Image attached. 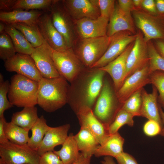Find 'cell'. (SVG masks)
Returning <instances> with one entry per match:
<instances>
[{"instance_id":"cell-1","label":"cell","mask_w":164,"mask_h":164,"mask_svg":"<svg viewBox=\"0 0 164 164\" xmlns=\"http://www.w3.org/2000/svg\"><path fill=\"white\" fill-rule=\"evenodd\" d=\"M38 84L37 103L45 111L54 112L67 103L69 87L63 78L42 77Z\"/></svg>"},{"instance_id":"cell-2","label":"cell","mask_w":164,"mask_h":164,"mask_svg":"<svg viewBox=\"0 0 164 164\" xmlns=\"http://www.w3.org/2000/svg\"><path fill=\"white\" fill-rule=\"evenodd\" d=\"M38 82L16 74L11 78L8 97L13 106H34L37 104Z\"/></svg>"},{"instance_id":"cell-3","label":"cell","mask_w":164,"mask_h":164,"mask_svg":"<svg viewBox=\"0 0 164 164\" xmlns=\"http://www.w3.org/2000/svg\"><path fill=\"white\" fill-rule=\"evenodd\" d=\"M114 92L109 82L107 80H104L93 110L96 117L108 128L122 106Z\"/></svg>"},{"instance_id":"cell-4","label":"cell","mask_w":164,"mask_h":164,"mask_svg":"<svg viewBox=\"0 0 164 164\" xmlns=\"http://www.w3.org/2000/svg\"><path fill=\"white\" fill-rule=\"evenodd\" d=\"M131 13L136 28L142 32L146 42L164 40V17L152 14L142 8L136 9Z\"/></svg>"},{"instance_id":"cell-5","label":"cell","mask_w":164,"mask_h":164,"mask_svg":"<svg viewBox=\"0 0 164 164\" xmlns=\"http://www.w3.org/2000/svg\"><path fill=\"white\" fill-rule=\"evenodd\" d=\"M111 39L107 36L80 39L74 53L84 66L91 68L104 55Z\"/></svg>"},{"instance_id":"cell-6","label":"cell","mask_w":164,"mask_h":164,"mask_svg":"<svg viewBox=\"0 0 164 164\" xmlns=\"http://www.w3.org/2000/svg\"><path fill=\"white\" fill-rule=\"evenodd\" d=\"M0 156L5 164H38L40 157L27 144L19 145L9 141L0 144Z\"/></svg>"},{"instance_id":"cell-7","label":"cell","mask_w":164,"mask_h":164,"mask_svg":"<svg viewBox=\"0 0 164 164\" xmlns=\"http://www.w3.org/2000/svg\"><path fill=\"white\" fill-rule=\"evenodd\" d=\"M52 58L60 76L70 82L74 81L83 69L84 65L72 48L64 52L53 50Z\"/></svg>"},{"instance_id":"cell-8","label":"cell","mask_w":164,"mask_h":164,"mask_svg":"<svg viewBox=\"0 0 164 164\" xmlns=\"http://www.w3.org/2000/svg\"><path fill=\"white\" fill-rule=\"evenodd\" d=\"M55 0L50 10L53 24L63 37L68 47L72 48L75 36L73 21L67 12L62 2Z\"/></svg>"},{"instance_id":"cell-9","label":"cell","mask_w":164,"mask_h":164,"mask_svg":"<svg viewBox=\"0 0 164 164\" xmlns=\"http://www.w3.org/2000/svg\"><path fill=\"white\" fill-rule=\"evenodd\" d=\"M136 35L128 31L118 32L111 37L110 43L106 52L91 68L103 67L119 56L131 43L134 42Z\"/></svg>"},{"instance_id":"cell-10","label":"cell","mask_w":164,"mask_h":164,"mask_svg":"<svg viewBox=\"0 0 164 164\" xmlns=\"http://www.w3.org/2000/svg\"><path fill=\"white\" fill-rule=\"evenodd\" d=\"M136 35L134 45L127 60L125 79L149 63L147 42L145 41L142 32L137 28Z\"/></svg>"},{"instance_id":"cell-11","label":"cell","mask_w":164,"mask_h":164,"mask_svg":"<svg viewBox=\"0 0 164 164\" xmlns=\"http://www.w3.org/2000/svg\"><path fill=\"white\" fill-rule=\"evenodd\" d=\"M4 66L8 72H15L38 82L42 78L34 60L29 55L16 53L4 61Z\"/></svg>"},{"instance_id":"cell-12","label":"cell","mask_w":164,"mask_h":164,"mask_svg":"<svg viewBox=\"0 0 164 164\" xmlns=\"http://www.w3.org/2000/svg\"><path fill=\"white\" fill-rule=\"evenodd\" d=\"M149 63L127 78L116 92L119 103L122 105L131 95L150 84Z\"/></svg>"},{"instance_id":"cell-13","label":"cell","mask_w":164,"mask_h":164,"mask_svg":"<svg viewBox=\"0 0 164 164\" xmlns=\"http://www.w3.org/2000/svg\"><path fill=\"white\" fill-rule=\"evenodd\" d=\"M77 115L81 128L91 132L96 138L99 145L102 144L110 135L108 128L96 117L92 109L83 106L77 110Z\"/></svg>"},{"instance_id":"cell-14","label":"cell","mask_w":164,"mask_h":164,"mask_svg":"<svg viewBox=\"0 0 164 164\" xmlns=\"http://www.w3.org/2000/svg\"><path fill=\"white\" fill-rule=\"evenodd\" d=\"M53 50L45 40L41 46L35 48L30 55L42 77L53 78L60 77L53 59Z\"/></svg>"},{"instance_id":"cell-15","label":"cell","mask_w":164,"mask_h":164,"mask_svg":"<svg viewBox=\"0 0 164 164\" xmlns=\"http://www.w3.org/2000/svg\"><path fill=\"white\" fill-rule=\"evenodd\" d=\"M96 0H64L62 1L73 21L85 18L95 19L101 16Z\"/></svg>"},{"instance_id":"cell-16","label":"cell","mask_w":164,"mask_h":164,"mask_svg":"<svg viewBox=\"0 0 164 164\" xmlns=\"http://www.w3.org/2000/svg\"><path fill=\"white\" fill-rule=\"evenodd\" d=\"M37 25L44 40L54 50L64 52L69 48L63 37L53 26L50 15L43 13Z\"/></svg>"},{"instance_id":"cell-17","label":"cell","mask_w":164,"mask_h":164,"mask_svg":"<svg viewBox=\"0 0 164 164\" xmlns=\"http://www.w3.org/2000/svg\"><path fill=\"white\" fill-rule=\"evenodd\" d=\"M109 19L100 16L95 19L85 18L73 21L80 39L107 36Z\"/></svg>"},{"instance_id":"cell-18","label":"cell","mask_w":164,"mask_h":164,"mask_svg":"<svg viewBox=\"0 0 164 164\" xmlns=\"http://www.w3.org/2000/svg\"><path fill=\"white\" fill-rule=\"evenodd\" d=\"M91 75L85 83L83 91L81 101L77 110L80 106H85L91 108L99 95L103 84L105 72L99 68H92Z\"/></svg>"},{"instance_id":"cell-19","label":"cell","mask_w":164,"mask_h":164,"mask_svg":"<svg viewBox=\"0 0 164 164\" xmlns=\"http://www.w3.org/2000/svg\"><path fill=\"white\" fill-rule=\"evenodd\" d=\"M125 31L135 35L137 28L131 12L121 10L116 1L114 9L109 19L107 36L111 37L118 32Z\"/></svg>"},{"instance_id":"cell-20","label":"cell","mask_w":164,"mask_h":164,"mask_svg":"<svg viewBox=\"0 0 164 164\" xmlns=\"http://www.w3.org/2000/svg\"><path fill=\"white\" fill-rule=\"evenodd\" d=\"M134 42L129 44L124 51L115 60L105 66L99 68L108 73L111 77L115 92L119 89L125 79L127 60Z\"/></svg>"},{"instance_id":"cell-21","label":"cell","mask_w":164,"mask_h":164,"mask_svg":"<svg viewBox=\"0 0 164 164\" xmlns=\"http://www.w3.org/2000/svg\"><path fill=\"white\" fill-rule=\"evenodd\" d=\"M70 125L66 124L56 127H50L36 150L41 156L49 151H53L55 147L62 145L67 138Z\"/></svg>"},{"instance_id":"cell-22","label":"cell","mask_w":164,"mask_h":164,"mask_svg":"<svg viewBox=\"0 0 164 164\" xmlns=\"http://www.w3.org/2000/svg\"><path fill=\"white\" fill-rule=\"evenodd\" d=\"M152 91L148 93L143 88L142 90V104L140 116L153 120L158 123L162 128L158 102V91L156 87L152 85Z\"/></svg>"},{"instance_id":"cell-23","label":"cell","mask_w":164,"mask_h":164,"mask_svg":"<svg viewBox=\"0 0 164 164\" xmlns=\"http://www.w3.org/2000/svg\"><path fill=\"white\" fill-rule=\"evenodd\" d=\"M44 13L37 10L26 11L15 10L10 12L1 11L0 20L6 24L15 23L37 24L39 19Z\"/></svg>"},{"instance_id":"cell-24","label":"cell","mask_w":164,"mask_h":164,"mask_svg":"<svg viewBox=\"0 0 164 164\" xmlns=\"http://www.w3.org/2000/svg\"><path fill=\"white\" fill-rule=\"evenodd\" d=\"M124 141V138L118 132L110 134L98 147L94 155L97 157L104 156L115 158L123 152Z\"/></svg>"},{"instance_id":"cell-25","label":"cell","mask_w":164,"mask_h":164,"mask_svg":"<svg viewBox=\"0 0 164 164\" xmlns=\"http://www.w3.org/2000/svg\"><path fill=\"white\" fill-rule=\"evenodd\" d=\"M74 138L79 151L86 157H91L100 145L94 136L82 128L74 135Z\"/></svg>"},{"instance_id":"cell-26","label":"cell","mask_w":164,"mask_h":164,"mask_svg":"<svg viewBox=\"0 0 164 164\" xmlns=\"http://www.w3.org/2000/svg\"><path fill=\"white\" fill-rule=\"evenodd\" d=\"M39 118L35 106L26 107L21 111L13 113L11 121L29 132Z\"/></svg>"},{"instance_id":"cell-27","label":"cell","mask_w":164,"mask_h":164,"mask_svg":"<svg viewBox=\"0 0 164 164\" xmlns=\"http://www.w3.org/2000/svg\"><path fill=\"white\" fill-rule=\"evenodd\" d=\"M5 32L10 37L17 53L31 55L35 48L21 32L9 24H6Z\"/></svg>"},{"instance_id":"cell-28","label":"cell","mask_w":164,"mask_h":164,"mask_svg":"<svg viewBox=\"0 0 164 164\" xmlns=\"http://www.w3.org/2000/svg\"><path fill=\"white\" fill-rule=\"evenodd\" d=\"M73 133H70L62 145L61 149L53 152L63 164H71L78 158L80 153Z\"/></svg>"},{"instance_id":"cell-29","label":"cell","mask_w":164,"mask_h":164,"mask_svg":"<svg viewBox=\"0 0 164 164\" xmlns=\"http://www.w3.org/2000/svg\"><path fill=\"white\" fill-rule=\"evenodd\" d=\"M10 25L21 32L34 48L41 46L44 42L37 24L15 23Z\"/></svg>"},{"instance_id":"cell-30","label":"cell","mask_w":164,"mask_h":164,"mask_svg":"<svg viewBox=\"0 0 164 164\" xmlns=\"http://www.w3.org/2000/svg\"><path fill=\"white\" fill-rule=\"evenodd\" d=\"M50 127L43 115L39 117L31 129L32 135L27 142L28 145L36 151Z\"/></svg>"},{"instance_id":"cell-31","label":"cell","mask_w":164,"mask_h":164,"mask_svg":"<svg viewBox=\"0 0 164 164\" xmlns=\"http://www.w3.org/2000/svg\"><path fill=\"white\" fill-rule=\"evenodd\" d=\"M4 130L7 139L12 143L24 145L27 144L29 137V132L11 121L4 122Z\"/></svg>"},{"instance_id":"cell-32","label":"cell","mask_w":164,"mask_h":164,"mask_svg":"<svg viewBox=\"0 0 164 164\" xmlns=\"http://www.w3.org/2000/svg\"><path fill=\"white\" fill-rule=\"evenodd\" d=\"M54 1L53 0H16L12 10H50Z\"/></svg>"},{"instance_id":"cell-33","label":"cell","mask_w":164,"mask_h":164,"mask_svg":"<svg viewBox=\"0 0 164 164\" xmlns=\"http://www.w3.org/2000/svg\"><path fill=\"white\" fill-rule=\"evenodd\" d=\"M147 43L150 74L157 70L164 71V57L157 51L152 40L148 41Z\"/></svg>"},{"instance_id":"cell-34","label":"cell","mask_w":164,"mask_h":164,"mask_svg":"<svg viewBox=\"0 0 164 164\" xmlns=\"http://www.w3.org/2000/svg\"><path fill=\"white\" fill-rule=\"evenodd\" d=\"M134 117L132 114L121 108L108 127L109 134H112L118 132V130L125 125L132 126L134 124Z\"/></svg>"},{"instance_id":"cell-35","label":"cell","mask_w":164,"mask_h":164,"mask_svg":"<svg viewBox=\"0 0 164 164\" xmlns=\"http://www.w3.org/2000/svg\"><path fill=\"white\" fill-rule=\"evenodd\" d=\"M142 89L136 91L128 98L122 104L121 109L134 117L140 116Z\"/></svg>"},{"instance_id":"cell-36","label":"cell","mask_w":164,"mask_h":164,"mask_svg":"<svg viewBox=\"0 0 164 164\" xmlns=\"http://www.w3.org/2000/svg\"><path fill=\"white\" fill-rule=\"evenodd\" d=\"M16 53L10 36L5 32L0 34V59L5 61L13 56Z\"/></svg>"},{"instance_id":"cell-37","label":"cell","mask_w":164,"mask_h":164,"mask_svg":"<svg viewBox=\"0 0 164 164\" xmlns=\"http://www.w3.org/2000/svg\"><path fill=\"white\" fill-rule=\"evenodd\" d=\"M149 78L150 84L158 91V102L164 111V71H155L150 74Z\"/></svg>"},{"instance_id":"cell-38","label":"cell","mask_w":164,"mask_h":164,"mask_svg":"<svg viewBox=\"0 0 164 164\" xmlns=\"http://www.w3.org/2000/svg\"><path fill=\"white\" fill-rule=\"evenodd\" d=\"M10 83L7 80L4 81L3 75L0 74V118L4 116L5 111L13 107L7 98Z\"/></svg>"},{"instance_id":"cell-39","label":"cell","mask_w":164,"mask_h":164,"mask_svg":"<svg viewBox=\"0 0 164 164\" xmlns=\"http://www.w3.org/2000/svg\"><path fill=\"white\" fill-rule=\"evenodd\" d=\"M115 3L114 0H97V4L101 16L109 19L114 9Z\"/></svg>"},{"instance_id":"cell-40","label":"cell","mask_w":164,"mask_h":164,"mask_svg":"<svg viewBox=\"0 0 164 164\" xmlns=\"http://www.w3.org/2000/svg\"><path fill=\"white\" fill-rule=\"evenodd\" d=\"M162 128L157 122L148 120L144 124L143 129L145 134L149 136H154L160 135Z\"/></svg>"},{"instance_id":"cell-41","label":"cell","mask_w":164,"mask_h":164,"mask_svg":"<svg viewBox=\"0 0 164 164\" xmlns=\"http://www.w3.org/2000/svg\"><path fill=\"white\" fill-rule=\"evenodd\" d=\"M38 164H63L53 151L45 152L40 156Z\"/></svg>"},{"instance_id":"cell-42","label":"cell","mask_w":164,"mask_h":164,"mask_svg":"<svg viewBox=\"0 0 164 164\" xmlns=\"http://www.w3.org/2000/svg\"><path fill=\"white\" fill-rule=\"evenodd\" d=\"M115 158L118 164H138L132 155L124 152Z\"/></svg>"},{"instance_id":"cell-43","label":"cell","mask_w":164,"mask_h":164,"mask_svg":"<svg viewBox=\"0 0 164 164\" xmlns=\"http://www.w3.org/2000/svg\"><path fill=\"white\" fill-rule=\"evenodd\" d=\"M117 2L119 8L124 11L131 12L136 9L132 0H118Z\"/></svg>"},{"instance_id":"cell-44","label":"cell","mask_w":164,"mask_h":164,"mask_svg":"<svg viewBox=\"0 0 164 164\" xmlns=\"http://www.w3.org/2000/svg\"><path fill=\"white\" fill-rule=\"evenodd\" d=\"M142 8L152 14H158L156 8L155 0H142Z\"/></svg>"},{"instance_id":"cell-45","label":"cell","mask_w":164,"mask_h":164,"mask_svg":"<svg viewBox=\"0 0 164 164\" xmlns=\"http://www.w3.org/2000/svg\"><path fill=\"white\" fill-rule=\"evenodd\" d=\"M15 1L16 0H0V11L4 12L12 11V8Z\"/></svg>"},{"instance_id":"cell-46","label":"cell","mask_w":164,"mask_h":164,"mask_svg":"<svg viewBox=\"0 0 164 164\" xmlns=\"http://www.w3.org/2000/svg\"><path fill=\"white\" fill-rule=\"evenodd\" d=\"M5 119L4 116L0 118V144H5L9 141L5 133L4 125Z\"/></svg>"},{"instance_id":"cell-47","label":"cell","mask_w":164,"mask_h":164,"mask_svg":"<svg viewBox=\"0 0 164 164\" xmlns=\"http://www.w3.org/2000/svg\"><path fill=\"white\" fill-rule=\"evenodd\" d=\"M152 41L157 51L164 57V40L156 39Z\"/></svg>"},{"instance_id":"cell-48","label":"cell","mask_w":164,"mask_h":164,"mask_svg":"<svg viewBox=\"0 0 164 164\" xmlns=\"http://www.w3.org/2000/svg\"><path fill=\"white\" fill-rule=\"evenodd\" d=\"M91 157H86L81 152L76 160L71 164H90Z\"/></svg>"},{"instance_id":"cell-49","label":"cell","mask_w":164,"mask_h":164,"mask_svg":"<svg viewBox=\"0 0 164 164\" xmlns=\"http://www.w3.org/2000/svg\"><path fill=\"white\" fill-rule=\"evenodd\" d=\"M155 1L158 14L164 17V0H156Z\"/></svg>"},{"instance_id":"cell-50","label":"cell","mask_w":164,"mask_h":164,"mask_svg":"<svg viewBox=\"0 0 164 164\" xmlns=\"http://www.w3.org/2000/svg\"><path fill=\"white\" fill-rule=\"evenodd\" d=\"M159 108L162 125L161 131L160 135L164 137V111L159 104Z\"/></svg>"},{"instance_id":"cell-51","label":"cell","mask_w":164,"mask_h":164,"mask_svg":"<svg viewBox=\"0 0 164 164\" xmlns=\"http://www.w3.org/2000/svg\"><path fill=\"white\" fill-rule=\"evenodd\" d=\"M101 163L102 164H117L113 158L109 156H105Z\"/></svg>"},{"instance_id":"cell-52","label":"cell","mask_w":164,"mask_h":164,"mask_svg":"<svg viewBox=\"0 0 164 164\" xmlns=\"http://www.w3.org/2000/svg\"><path fill=\"white\" fill-rule=\"evenodd\" d=\"M134 6L136 9L142 8V0H132Z\"/></svg>"},{"instance_id":"cell-53","label":"cell","mask_w":164,"mask_h":164,"mask_svg":"<svg viewBox=\"0 0 164 164\" xmlns=\"http://www.w3.org/2000/svg\"><path fill=\"white\" fill-rule=\"evenodd\" d=\"M6 24L4 22L1 21L0 22V34L5 32V29Z\"/></svg>"},{"instance_id":"cell-54","label":"cell","mask_w":164,"mask_h":164,"mask_svg":"<svg viewBox=\"0 0 164 164\" xmlns=\"http://www.w3.org/2000/svg\"><path fill=\"white\" fill-rule=\"evenodd\" d=\"M0 164H5L1 158H0Z\"/></svg>"}]
</instances>
